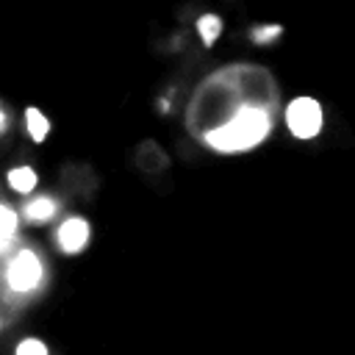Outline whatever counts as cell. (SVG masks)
Listing matches in <instances>:
<instances>
[{
    "instance_id": "obj_9",
    "label": "cell",
    "mask_w": 355,
    "mask_h": 355,
    "mask_svg": "<svg viewBox=\"0 0 355 355\" xmlns=\"http://www.w3.org/2000/svg\"><path fill=\"white\" fill-rule=\"evenodd\" d=\"M14 233H17V211H11L8 205L0 202V244L8 247Z\"/></svg>"
},
{
    "instance_id": "obj_5",
    "label": "cell",
    "mask_w": 355,
    "mask_h": 355,
    "mask_svg": "<svg viewBox=\"0 0 355 355\" xmlns=\"http://www.w3.org/2000/svg\"><path fill=\"white\" fill-rule=\"evenodd\" d=\"M6 180H8V186H11L17 194H31V191L36 189V183H39V175H36L33 166H25V164H22V166L8 169Z\"/></svg>"
},
{
    "instance_id": "obj_10",
    "label": "cell",
    "mask_w": 355,
    "mask_h": 355,
    "mask_svg": "<svg viewBox=\"0 0 355 355\" xmlns=\"http://www.w3.org/2000/svg\"><path fill=\"white\" fill-rule=\"evenodd\" d=\"M280 36H283V28H280V25H261V28H252V31H250V39H252L255 44H261V47L277 42Z\"/></svg>"
},
{
    "instance_id": "obj_11",
    "label": "cell",
    "mask_w": 355,
    "mask_h": 355,
    "mask_svg": "<svg viewBox=\"0 0 355 355\" xmlns=\"http://www.w3.org/2000/svg\"><path fill=\"white\" fill-rule=\"evenodd\" d=\"M14 355H47V347L39 338H22L17 344V352Z\"/></svg>"
},
{
    "instance_id": "obj_7",
    "label": "cell",
    "mask_w": 355,
    "mask_h": 355,
    "mask_svg": "<svg viewBox=\"0 0 355 355\" xmlns=\"http://www.w3.org/2000/svg\"><path fill=\"white\" fill-rule=\"evenodd\" d=\"M55 211H58V202H55L53 197H33V200L25 205V216H28L31 222H47V219L55 216Z\"/></svg>"
},
{
    "instance_id": "obj_4",
    "label": "cell",
    "mask_w": 355,
    "mask_h": 355,
    "mask_svg": "<svg viewBox=\"0 0 355 355\" xmlns=\"http://www.w3.org/2000/svg\"><path fill=\"white\" fill-rule=\"evenodd\" d=\"M89 236H92L89 222H86L83 216H69V219H64V222L58 225L55 241H58L61 252L75 255V252H80V250L89 244Z\"/></svg>"
},
{
    "instance_id": "obj_1",
    "label": "cell",
    "mask_w": 355,
    "mask_h": 355,
    "mask_svg": "<svg viewBox=\"0 0 355 355\" xmlns=\"http://www.w3.org/2000/svg\"><path fill=\"white\" fill-rule=\"evenodd\" d=\"M272 119L261 105H241L230 119L211 128L205 141L219 153H244L269 136Z\"/></svg>"
},
{
    "instance_id": "obj_2",
    "label": "cell",
    "mask_w": 355,
    "mask_h": 355,
    "mask_svg": "<svg viewBox=\"0 0 355 355\" xmlns=\"http://www.w3.org/2000/svg\"><path fill=\"white\" fill-rule=\"evenodd\" d=\"M286 125L297 139H313L324 128L322 103L313 97H294L286 105Z\"/></svg>"
},
{
    "instance_id": "obj_6",
    "label": "cell",
    "mask_w": 355,
    "mask_h": 355,
    "mask_svg": "<svg viewBox=\"0 0 355 355\" xmlns=\"http://www.w3.org/2000/svg\"><path fill=\"white\" fill-rule=\"evenodd\" d=\"M25 130H28L31 141H44L50 133V119L39 108L31 105V108H25Z\"/></svg>"
},
{
    "instance_id": "obj_3",
    "label": "cell",
    "mask_w": 355,
    "mask_h": 355,
    "mask_svg": "<svg viewBox=\"0 0 355 355\" xmlns=\"http://www.w3.org/2000/svg\"><path fill=\"white\" fill-rule=\"evenodd\" d=\"M42 275H44V269H42L39 255L31 252V250H19L14 255V261L8 263V269H6V283H8L11 291L28 294L42 283Z\"/></svg>"
},
{
    "instance_id": "obj_8",
    "label": "cell",
    "mask_w": 355,
    "mask_h": 355,
    "mask_svg": "<svg viewBox=\"0 0 355 355\" xmlns=\"http://www.w3.org/2000/svg\"><path fill=\"white\" fill-rule=\"evenodd\" d=\"M197 31H200L202 44L211 47V44L219 39V33H222V17H216V14H202V17L197 19Z\"/></svg>"
}]
</instances>
